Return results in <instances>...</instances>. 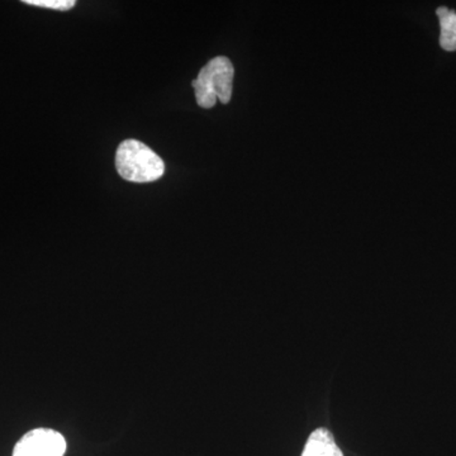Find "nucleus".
I'll list each match as a JSON object with an SVG mask.
<instances>
[{"label":"nucleus","mask_w":456,"mask_h":456,"mask_svg":"<svg viewBox=\"0 0 456 456\" xmlns=\"http://www.w3.org/2000/svg\"><path fill=\"white\" fill-rule=\"evenodd\" d=\"M233 75L232 62L224 56L215 57L203 66L197 79L191 83L198 106L209 110L216 106L217 99L222 104H227L232 97Z\"/></svg>","instance_id":"f03ea898"},{"label":"nucleus","mask_w":456,"mask_h":456,"mask_svg":"<svg viewBox=\"0 0 456 456\" xmlns=\"http://www.w3.org/2000/svg\"><path fill=\"white\" fill-rule=\"evenodd\" d=\"M440 20V46L441 49L456 51V13L452 9L439 7L436 9Z\"/></svg>","instance_id":"39448f33"},{"label":"nucleus","mask_w":456,"mask_h":456,"mask_svg":"<svg viewBox=\"0 0 456 456\" xmlns=\"http://www.w3.org/2000/svg\"><path fill=\"white\" fill-rule=\"evenodd\" d=\"M116 167L121 178L134 183L155 182L165 173L163 159L137 140H126L118 146Z\"/></svg>","instance_id":"f257e3e1"},{"label":"nucleus","mask_w":456,"mask_h":456,"mask_svg":"<svg viewBox=\"0 0 456 456\" xmlns=\"http://www.w3.org/2000/svg\"><path fill=\"white\" fill-rule=\"evenodd\" d=\"M302 456H344L341 449L327 428H317L312 432L303 450Z\"/></svg>","instance_id":"20e7f679"},{"label":"nucleus","mask_w":456,"mask_h":456,"mask_svg":"<svg viewBox=\"0 0 456 456\" xmlns=\"http://www.w3.org/2000/svg\"><path fill=\"white\" fill-rule=\"evenodd\" d=\"M26 4L35 7L55 9V11H70L75 7V0H25Z\"/></svg>","instance_id":"423d86ee"},{"label":"nucleus","mask_w":456,"mask_h":456,"mask_svg":"<svg viewBox=\"0 0 456 456\" xmlns=\"http://www.w3.org/2000/svg\"><path fill=\"white\" fill-rule=\"evenodd\" d=\"M65 452L66 440L60 432L35 428L18 441L13 456H64Z\"/></svg>","instance_id":"7ed1b4c3"}]
</instances>
